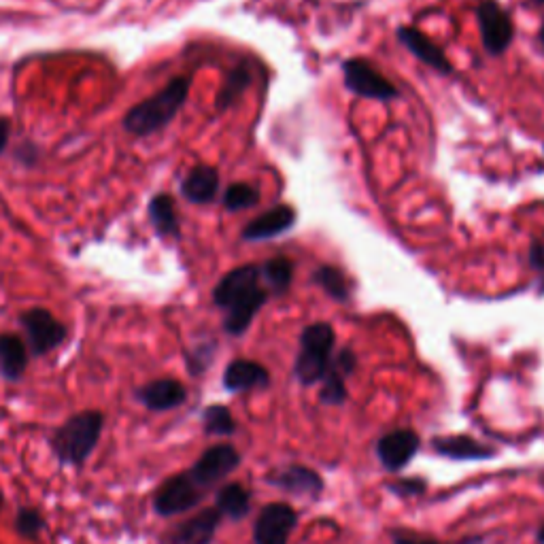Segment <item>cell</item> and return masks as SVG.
<instances>
[{
  "mask_svg": "<svg viewBox=\"0 0 544 544\" xmlns=\"http://www.w3.org/2000/svg\"><path fill=\"white\" fill-rule=\"evenodd\" d=\"M391 538H394V544H442L438 540H432L428 536H419L413 532H396ZM464 544H472V542H464Z\"/></svg>",
  "mask_w": 544,
  "mask_h": 544,
  "instance_id": "31",
  "label": "cell"
},
{
  "mask_svg": "<svg viewBox=\"0 0 544 544\" xmlns=\"http://www.w3.org/2000/svg\"><path fill=\"white\" fill-rule=\"evenodd\" d=\"M15 530L24 538H37L43 530V517L39 510L34 508L20 510V515H17V521H15Z\"/></svg>",
  "mask_w": 544,
  "mask_h": 544,
  "instance_id": "29",
  "label": "cell"
},
{
  "mask_svg": "<svg viewBox=\"0 0 544 544\" xmlns=\"http://www.w3.org/2000/svg\"><path fill=\"white\" fill-rule=\"evenodd\" d=\"M481 41L489 56H502L515 39V26L508 11L496 0H481L476 7Z\"/></svg>",
  "mask_w": 544,
  "mask_h": 544,
  "instance_id": "5",
  "label": "cell"
},
{
  "mask_svg": "<svg viewBox=\"0 0 544 544\" xmlns=\"http://www.w3.org/2000/svg\"><path fill=\"white\" fill-rule=\"evenodd\" d=\"M149 221L153 230L162 238H179V217L175 209V200L168 194H158L149 200Z\"/></svg>",
  "mask_w": 544,
  "mask_h": 544,
  "instance_id": "20",
  "label": "cell"
},
{
  "mask_svg": "<svg viewBox=\"0 0 544 544\" xmlns=\"http://www.w3.org/2000/svg\"><path fill=\"white\" fill-rule=\"evenodd\" d=\"M398 41L411 51V54L421 60L423 64L432 66L434 71L442 73V75H449L453 68H451V62L447 60L445 51H442L436 43H432L428 37H425L423 32H419L417 28H411V26H402L398 30Z\"/></svg>",
  "mask_w": 544,
  "mask_h": 544,
  "instance_id": "13",
  "label": "cell"
},
{
  "mask_svg": "<svg viewBox=\"0 0 544 544\" xmlns=\"http://www.w3.org/2000/svg\"><path fill=\"white\" fill-rule=\"evenodd\" d=\"M20 321L34 355H45L64 343V323L58 321L47 309H30L20 317Z\"/></svg>",
  "mask_w": 544,
  "mask_h": 544,
  "instance_id": "8",
  "label": "cell"
},
{
  "mask_svg": "<svg viewBox=\"0 0 544 544\" xmlns=\"http://www.w3.org/2000/svg\"><path fill=\"white\" fill-rule=\"evenodd\" d=\"M219 194V173L217 168L198 164L181 181V196L194 204H209Z\"/></svg>",
  "mask_w": 544,
  "mask_h": 544,
  "instance_id": "14",
  "label": "cell"
},
{
  "mask_svg": "<svg viewBox=\"0 0 544 544\" xmlns=\"http://www.w3.org/2000/svg\"><path fill=\"white\" fill-rule=\"evenodd\" d=\"M270 483L281 487L287 493H296V496H317V493L323 489L321 476L304 466H285L279 472L270 476Z\"/></svg>",
  "mask_w": 544,
  "mask_h": 544,
  "instance_id": "15",
  "label": "cell"
},
{
  "mask_svg": "<svg viewBox=\"0 0 544 544\" xmlns=\"http://www.w3.org/2000/svg\"><path fill=\"white\" fill-rule=\"evenodd\" d=\"M417 449L419 436L413 430H394L379 440L377 455L389 472H398L408 466Z\"/></svg>",
  "mask_w": 544,
  "mask_h": 544,
  "instance_id": "11",
  "label": "cell"
},
{
  "mask_svg": "<svg viewBox=\"0 0 544 544\" xmlns=\"http://www.w3.org/2000/svg\"><path fill=\"white\" fill-rule=\"evenodd\" d=\"M298 523V515L292 506L275 502L262 508L253 527L255 544H287Z\"/></svg>",
  "mask_w": 544,
  "mask_h": 544,
  "instance_id": "9",
  "label": "cell"
},
{
  "mask_svg": "<svg viewBox=\"0 0 544 544\" xmlns=\"http://www.w3.org/2000/svg\"><path fill=\"white\" fill-rule=\"evenodd\" d=\"M530 264L536 270H544V243L534 241L530 247Z\"/></svg>",
  "mask_w": 544,
  "mask_h": 544,
  "instance_id": "32",
  "label": "cell"
},
{
  "mask_svg": "<svg viewBox=\"0 0 544 544\" xmlns=\"http://www.w3.org/2000/svg\"><path fill=\"white\" fill-rule=\"evenodd\" d=\"M321 400L326 404H343L347 400V387H345V377L340 372H336L330 364V370L326 377H323V387H321Z\"/></svg>",
  "mask_w": 544,
  "mask_h": 544,
  "instance_id": "28",
  "label": "cell"
},
{
  "mask_svg": "<svg viewBox=\"0 0 544 544\" xmlns=\"http://www.w3.org/2000/svg\"><path fill=\"white\" fill-rule=\"evenodd\" d=\"M270 294L262 283L260 266L247 264L230 270L213 289V302L226 311L224 328L232 336H241L249 330L251 321L268 302Z\"/></svg>",
  "mask_w": 544,
  "mask_h": 544,
  "instance_id": "1",
  "label": "cell"
},
{
  "mask_svg": "<svg viewBox=\"0 0 544 544\" xmlns=\"http://www.w3.org/2000/svg\"><path fill=\"white\" fill-rule=\"evenodd\" d=\"M538 43H540V47L544 49V26H542L540 32H538Z\"/></svg>",
  "mask_w": 544,
  "mask_h": 544,
  "instance_id": "34",
  "label": "cell"
},
{
  "mask_svg": "<svg viewBox=\"0 0 544 544\" xmlns=\"http://www.w3.org/2000/svg\"><path fill=\"white\" fill-rule=\"evenodd\" d=\"M102 421H105L102 413L83 411L68 419L54 434L51 447L64 464L79 466L92 455L102 432Z\"/></svg>",
  "mask_w": 544,
  "mask_h": 544,
  "instance_id": "3",
  "label": "cell"
},
{
  "mask_svg": "<svg viewBox=\"0 0 544 544\" xmlns=\"http://www.w3.org/2000/svg\"><path fill=\"white\" fill-rule=\"evenodd\" d=\"M28 366V351L24 340L15 334H0V372L7 379H20Z\"/></svg>",
  "mask_w": 544,
  "mask_h": 544,
  "instance_id": "21",
  "label": "cell"
},
{
  "mask_svg": "<svg viewBox=\"0 0 544 544\" xmlns=\"http://www.w3.org/2000/svg\"><path fill=\"white\" fill-rule=\"evenodd\" d=\"M190 85L192 81L187 77H177L166 83L158 94L139 102L126 113L124 128L136 136H149L164 130L185 105Z\"/></svg>",
  "mask_w": 544,
  "mask_h": 544,
  "instance_id": "2",
  "label": "cell"
},
{
  "mask_svg": "<svg viewBox=\"0 0 544 544\" xmlns=\"http://www.w3.org/2000/svg\"><path fill=\"white\" fill-rule=\"evenodd\" d=\"M270 383L268 370L251 360H234L224 372V385L230 391H249L260 389Z\"/></svg>",
  "mask_w": 544,
  "mask_h": 544,
  "instance_id": "18",
  "label": "cell"
},
{
  "mask_svg": "<svg viewBox=\"0 0 544 544\" xmlns=\"http://www.w3.org/2000/svg\"><path fill=\"white\" fill-rule=\"evenodd\" d=\"M534 3H538V5H544V0H534Z\"/></svg>",
  "mask_w": 544,
  "mask_h": 544,
  "instance_id": "36",
  "label": "cell"
},
{
  "mask_svg": "<svg viewBox=\"0 0 544 544\" xmlns=\"http://www.w3.org/2000/svg\"><path fill=\"white\" fill-rule=\"evenodd\" d=\"M0 506H3V496H0Z\"/></svg>",
  "mask_w": 544,
  "mask_h": 544,
  "instance_id": "37",
  "label": "cell"
},
{
  "mask_svg": "<svg viewBox=\"0 0 544 544\" xmlns=\"http://www.w3.org/2000/svg\"><path fill=\"white\" fill-rule=\"evenodd\" d=\"M139 400L151 411H170L185 400V387L175 379H158L139 389Z\"/></svg>",
  "mask_w": 544,
  "mask_h": 544,
  "instance_id": "17",
  "label": "cell"
},
{
  "mask_svg": "<svg viewBox=\"0 0 544 544\" xmlns=\"http://www.w3.org/2000/svg\"><path fill=\"white\" fill-rule=\"evenodd\" d=\"M251 81H253V73H251V68L247 64L234 66L230 71V75L226 77L224 85H221L217 98H215V109L221 113V111L230 109L232 105H236V100L245 94V90L249 88Z\"/></svg>",
  "mask_w": 544,
  "mask_h": 544,
  "instance_id": "22",
  "label": "cell"
},
{
  "mask_svg": "<svg viewBox=\"0 0 544 544\" xmlns=\"http://www.w3.org/2000/svg\"><path fill=\"white\" fill-rule=\"evenodd\" d=\"M538 540H540V544H544V527H540V532H538Z\"/></svg>",
  "mask_w": 544,
  "mask_h": 544,
  "instance_id": "35",
  "label": "cell"
},
{
  "mask_svg": "<svg viewBox=\"0 0 544 544\" xmlns=\"http://www.w3.org/2000/svg\"><path fill=\"white\" fill-rule=\"evenodd\" d=\"M238 464H241V455H238L232 445H215L200 455V459L190 470V476L207 491L224 479V476L234 472Z\"/></svg>",
  "mask_w": 544,
  "mask_h": 544,
  "instance_id": "10",
  "label": "cell"
},
{
  "mask_svg": "<svg viewBox=\"0 0 544 544\" xmlns=\"http://www.w3.org/2000/svg\"><path fill=\"white\" fill-rule=\"evenodd\" d=\"M343 75L347 90L355 96L370 98V100H394L398 98V88L391 81H387L377 68L368 60L351 58L343 62Z\"/></svg>",
  "mask_w": 544,
  "mask_h": 544,
  "instance_id": "6",
  "label": "cell"
},
{
  "mask_svg": "<svg viewBox=\"0 0 544 544\" xmlns=\"http://www.w3.org/2000/svg\"><path fill=\"white\" fill-rule=\"evenodd\" d=\"M204 496V489L192 479L190 472H183L168 479L156 493V500L153 506L160 515L170 517L185 513V510H192Z\"/></svg>",
  "mask_w": 544,
  "mask_h": 544,
  "instance_id": "7",
  "label": "cell"
},
{
  "mask_svg": "<svg viewBox=\"0 0 544 544\" xmlns=\"http://www.w3.org/2000/svg\"><path fill=\"white\" fill-rule=\"evenodd\" d=\"M336 343V334L330 323H313L300 334V351L294 364V372L302 385H313L323 381L330 364L332 351Z\"/></svg>",
  "mask_w": 544,
  "mask_h": 544,
  "instance_id": "4",
  "label": "cell"
},
{
  "mask_svg": "<svg viewBox=\"0 0 544 544\" xmlns=\"http://www.w3.org/2000/svg\"><path fill=\"white\" fill-rule=\"evenodd\" d=\"M202 419H204V430L213 436H230L236 430L234 417L226 406H219V404L209 406L207 411H204Z\"/></svg>",
  "mask_w": 544,
  "mask_h": 544,
  "instance_id": "27",
  "label": "cell"
},
{
  "mask_svg": "<svg viewBox=\"0 0 544 544\" xmlns=\"http://www.w3.org/2000/svg\"><path fill=\"white\" fill-rule=\"evenodd\" d=\"M251 506V493L241 483H230L221 487L215 500V508L219 510L221 517L230 519H243L249 513Z\"/></svg>",
  "mask_w": 544,
  "mask_h": 544,
  "instance_id": "23",
  "label": "cell"
},
{
  "mask_svg": "<svg viewBox=\"0 0 544 544\" xmlns=\"http://www.w3.org/2000/svg\"><path fill=\"white\" fill-rule=\"evenodd\" d=\"M9 136H11V122L7 117H0V153L7 149Z\"/></svg>",
  "mask_w": 544,
  "mask_h": 544,
  "instance_id": "33",
  "label": "cell"
},
{
  "mask_svg": "<svg viewBox=\"0 0 544 544\" xmlns=\"http://www.w3.org/2000/svg\"><path fill=\"white\" fill-rule=\"evenodd\" d=\"M425 487L428 485H425V481H421V479H400V481L389 485L391 491L398 493V496H404V498L406 496H421Z\"/></svg>",
  "mask_w": 544,
  "mask_h": 544,
  "instance_id": "30",
  "label": "cell"
},
{
  "mask_svg": "<svg viewBox=\"0 0 544 544\" xmlns=\"http://www.w3.org/2000/svg\"><path fill=\"white\" fill-rule=\"evenodd\" d=\"M434 449L438 455L449 457V459H489L496 455V451L481 445L479 440L470 436H442L434 440Z\"/></svg>",
  "mask_w": 544,
  "mask_h": 544,
  "instance_id": "19",
  "label": "cell"
},
{
  "mask_svg": "<svg viewBox=\"0 0 544 544\" xmlns=\"http://www.w3.org/2000/svg\"><path fill=\"white\" fill-rule=\"evenodd\" d=\"M260 202V190L249 183H232L224 192V207L230 213L253 209Z\"/></svg>",
  "mask_w": 544,
  "mask_h": 544,
  "instance_id": "26",
  "label": "cell"
},
{
  "mask_svg": "<svg viewBox=\"0 0 544 544\" xmlns=\"http://www.w3.org/2000/svg\"><path fill=\"white\" fill-rule=\"evenodd\" d=\"M221 515L217 508H207L196 517L187 519L173 534V544H211L217 532Z\"/></svg>",
  "mask_w": 544,
  "mask_h": 544,
  "instance_id": "16",
  "label": "cell"
},
{
  "mask_svg": "<svg viewBox=\"0 0 544 544\" xmlns=\"http://www.w3.org/2000/svg\"><path fill=\"white\" fill-rule=\"evenodd\" d=\"M262 283L272 296H283L294 281V262L287 258H272L260 266Z\"/></svg>",
  "mask_w": 544,
  "mask_h": 544,
  "instance_id": "24",
  "label": "cell"
},
{
  "mask_svg": "<svg viewBox=\"0 0 544 544\" xmlns=\"http://www.w3.org/2000/svg\"><path fill=\"white\" fill-rule=\"evenodd\" d=\"M313 281L326 292L330 298H334L336 302H347L351 296V285L347 275L336 266H328L323 264L319 268H315L313 272Z\"/></svg>",
  "mask_w": 544,
  "mask_h": 544,
  "instance_id": "25",
  "label": "cell"
},
{
  "mask_svg": "<svg viewBox=\"0 0 544 544\" xmlns=\"http://www.w3.org/2000/svg\"><path fill=\"white\" fill-rule=\"evenodd\" d=\"M294 224H296L294 207H289V204H277V207H272L260 217L249 221L243 230V238L251 243L268 241V238L285 234Z\"/></svg>",
  "mask_w": 544,
  "mask_h": 544,
  "instance_id": "12",
  "label": "cell"
}]
</instances>
